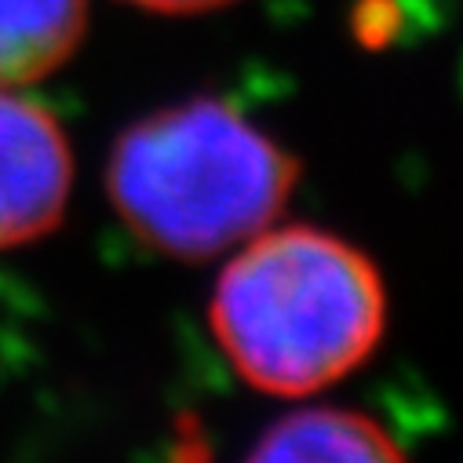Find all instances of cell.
<instances>
[{"label":"cell","instance_id":"obj_6","mask_svg":"<svg viewBox=\"0 0 463 463\" xmlns=\"http://www.w3.org/2000/svg\"><path fill=\"white\" fill-rule=\"evenodd\" d=\"M125 5L150 15H208V12L238 5V0H125Z\"/></svg>","mask_w":463,"mask_h":463},{"label":"cell","instance_id":"obj_2","mask_svg":"<svg viewBox=\"0 0 463 463\" xmlns=\"http://www.w3.org/2000/svg\"><path fill=\"white\" fill-rule=\"evenodd\" d=\"M299 157L219 95L136 118L109 146L106 197L154 256L212 263L278 222L299 186Z\"/></svg>","mask_w":463,"mask_h":463},{"label":"cell","instance_id":"obj_5","mask_svg":"<svg viewBox=\"0 0 463 463\" xmlns=\"http://www.w3.org/2000/svg\"><path fill=\"white\" fill-rule=\"evenodd\" d=\"M88 33V0H0V88L59 73Z\"/></svg>","mask_w":463,"mask_h":463},{"label":"cell","instance_id":"obj_3","mask_svg":"<svg viewBox=\"0 0 463 463\" xmlns=\"http://www.w3.org/2000/svg\"><path fill=\"white\" fill-rule=\"evenodd\" d=\"M73 175L77 161L59 113L30 88H0V252L55 234Z\"/></svg>","mask_w":463,"mask_h":463},{"label":"cell","instance_id":"obj_1","mask_svg":"<svg viewBox=\"0 0 463 463\" xmlns=\"http://www.w3.org/2000/svg\"><path fill=\"white\" fill-rule=\"evenodd\" d=\"M391 325L380 263L310 222H270L222 256L208 332L245 387L307 402L373 362Z\"/></svg>","mask_w":463,"mask_h":463},{"label":"cell","instance_id":"obj_4","mask_svg":"<svg viewBox=\"0 0 463 463\" xmlns=\"http://www.w3.org/2000/svg\"><path fill=\"white\" fill-rule=\"evenodd\" d=\"M245 463H409V456L369 412L299 405L260 434Z\"/></svg>","mask_w":463,"mask_h":463}]
</instances>
